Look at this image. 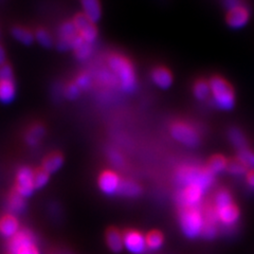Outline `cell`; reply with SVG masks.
Returning a JSON list of instances; mask_svg holds the SVG:
<instances>
[{"label":"cell","mask_w":254,"mask_h":254,"mask_svg":"<svg viewBox=\"0 0 254 254\" xmlns=\"http://www.w3.org/2000/svg\"><path fill=\"white\" fill-rule=\"evenodd\" d=\"M122 178L119 175L110 170H105L99 175L98 185L103 193L107 195H113L118 193Z\"/></svg>","instance_id":"cell-10"},{"label":"cell","mask_w":254,"mask_h":254,"mask_svg":"<svg viewBox=\"0 0 254 254\" xmlns=\"http://www.w3.org/2000/svg\"><path fill=\"white\" fill-rule=\"evenodd\" d=\"M180 226L188 237H196L201 234L204 218L201 212L195 206H184L179 213Z\"/></svg>","instance_id":"cell-3"},{"label":"cell","mask_w":254,"mask_h":254,"mask_svg":"<svg viewBox=\"0 0 254 254\" xmlns=\"http://www.w3.org/2000/svg\"><path fill=\"white\" fill-rule=\"evenodd\" d=\"M211 93L218 108L231 110L235 106V91L231 83L221 75H214L210 78Z\"/></svg>","instance_id":"cell-2"},{"label":"cell","mask_w":254,"mask_h":254,"mask_svg":"<svg viewBox=\"0 0 254 254\" xmlns=\"http://www.w3.org/2000/svg\"><path fill=\"white\" fill-rule=\"evenodd\" d=\"M124 246L131 253L142 254L146 250L145 237L143 236L137 230L127 229L123 232Z\"/></svg>","instance_id":"cell-11"},{"label":"cell","mask_w":254,"mask_h":254,"mask_svg":"<svg viewBox=\"0 0 254 254\" xmlns=\"http://www.w3.org/2000/svg\"><path fill=\"white\" fill-rule=\"evenodd\" d=\"M216 214H217V218L222 222V224L230 226V225L235 224L237 219L240 218L241 211H240V208L237 206V204L232 202L224 206V208L216 210Z\"/></svg>","instance_id":"cell-16"},{"label":"cell","mask_w":254,"mask_h":254,"mask_svg":"<svg viewBox=\"0 0 254 254\" xmlns=\"http://www.w3.org/2000/svg\"><path fill=\"white\" fill-rule=\"evenodd\" d=\"M33 173L34 170H32L29 166H22L16 174L14 190L23 198L30 197L35 190Z\"/></svg>","instance_id":"cell-7"},{"label":"cell","mask_w":254,"mask_h":254,"mask_svg":"<svg viewBox=\"0 0 254 254\" xmlns=\"http://www.w3.org/2000/svg\"><path fill=\"white\" fill-rule=\"evenodd\" d=\"M19 231V221L13 214H5L0 218V234L3 237L10 240Z\"/></svg>","instance_id":"cell-14"},{"label":"cell","mask_w":254,"mask_h":254,"mask_svg":"<svg viewBox=\"0 0 254 254\" xmlns=\"http://www.w3.org/2000/svg\"><path fill=\"white\" fill-rule=\"evenodd\" d=\"M172 137L188 146H196L199 144L200 136L194 127L185 121H174L170 126Z\"/></svg>","instance_id":"cell-5"},{"label":"cell","mask_w":254,"mask_h":254,"mask_svg":"<svg viewBox=\"0 0 254 254\" xmlns=\"http://www.w3.org/2000/svg\"><path fill=\"white\" fill-rule=\"evenodd\" d=\"M73 25L77 31V33L83 41L88 44H92L98 37V28L95 26V23L91 21L87 16L81 12L77 13L73 19Z\"/></svg>","instance_id":"cell-9"},{"label":"cell","mask_w":254,"mask_h":254,"mask_svg":"<svg viewBox=\"0 0 254 254\" xmlns=\"http://www.w3.org/2000/svg\"><path fill=\"white\" fill-rule=\"evenodd\" d=\"M49 179H50V175L48 174L44 169L39 168V169L34 170L33 181H34L35 190L43 189L48 184V182H49Z\"/></svg>","instance_id":"cell-31"},{"label":"cell","mask_w":254,"mask_h":254,"mask_svg":"<svg viewBox=\"0 0 254 254\" xmlns=\"http://www.w3.org/2000/svg\"><path fill=\"white\" fill-rule=\"evenodd\" d=\"M12 35L16 41L20 42L23 45H31L34 41V33L28 28L23 27H14L12 29Z\"/></svg>","instance_id":"cell-25"},{"label":"cell","mask_w":254,"mask_h":254,"mask_svg":"<svg viewBox=\"0 0 254 254\" xmlns=\"http://www.w3.org/2000/svg\"><path fill=\"white\" fill-rule=\"evenodd\" d=\"M203 194V189L195 184L187 185L181 193V202L184 206H195L200 201Z\"/></svg>","instance_id":"cell-13"},{"label":"cell","mask_w":254,"mask_h":254,"mask_svg":"<svg viewBox=\"0 0 254 254\" xmlns=\"http://www.w3.org/2000/svg\"><path fill=\"white\" fill-rule=\"evenodd\" d=\"M213 176L214 175H212L205 168L197 169L187 166V168L179 171V178L181 179V181L186 182L187 185H198L203 190L212 184Z\"/></svg>","instance_id":"cell-6"},{"label":"cell","mask_w":254,"mask_h":254,"mask_svg":"<svg viewBox=\"0 0 254 254\" xmlns=\"http://www.w3.org/2000/svg\"><path fill=\"white\" fill-rule=\"evenodd\" d=\"M82 7L83 13L94 23L101 18L102 7L98 0H83Z\"/></svg>","instance_id":"cell-20"},{"label":"cell","mask_w":254,"mask_h":254,"mask_svg":"<svg viewBox=\"0 0 254 254\" xmlns=\"http://www.w3.org/2000/svg\"><path fill=\"white\" fill-rule=\"evenodd\" d=\"M34 37L36 41L41 44L42 46L46 47V48H49L52 46V37L49 34V32L47 30L43 29V28H39L36 30Z\"/></svg>","instance_id":"cell-33"},{"label":"cell","mask_w":254,"mask_h":254,"mask_svg":"<svg viewBox=\"0 0 254 254\" xmlns=\"http://www.w3.org/2000/svg\"><path fill=\"white\" fill-rule=\"evenodd\" d=\"M75 84L78 86L79 89L86 88V87L89 85V76L86 75V74H81L76 78Z\"/></svg>","instance_id":"cell-37"},{"label":"cell","mask_w":254,"mask_h":254,"mask_svg":"<svg viewBox=\"0 0 254 254\" xmlns=\"http://www.w3.org/2000/svg\"><path fill=\"white\" fill-rule=\"evenodd\" d=\"M142 192L141 187L132 180L129 179H122L120 187H119L118 193L123 196H128V197H134L138 196Z\"/></svg>","instance_id":"cell-23"},{"label":"cell","mask_w":254,"mask_h":254,"mask_svg":"<svg viewBox=\"0 0 254 254\" xmlns=\"http://www.w3.org/2000/svg\"><path fill=\"white\" fill-rule=\"evenodd\" d=\"M45 134V128L41 124H35L27 132L26 141L29 145H35Z\"/></svg>","instance_id":"cell-28"},{"label":"cell","mask_w":254,"mask_h":254,"mask_svg":"<svg viewBox=\"0 0 254 254\" xmlns=\"http://www.w3.org/2000/svg\"><path fill=\"white\" fill-rule=\"evenodd\" d=\"M9 208L13 213H20L26 208L25 198L13 190L9 197Z\"/></svg>","instance_id":"cell-29"},{"label":"cell","mask_w":254,"mask_h":254,"mask_svg":"<svg viewBox=\"0 0 254 254\" xmlns=\"http://www.w3.org/2000/svg\"><path fill=\"white\" fill-rule=\"evenodd\" d=\"M193 93L197 100H205L211 93L210 82L205 78H198L193 85Z\"/></svg>","instance_id":"cell-24"},{"label":"cell","mask_w":254,"mask_h":254,"mask_svg":"<svg viewBox=\"0 0 254 254\" xmlns=\"http://www.w3.org/2000/svg\"><path fill=\"white\" fill-rule=\"evenodd\" d=\"M72 49L74 50L75 57L78 60H86L91 54V44L86 43L78 35V37L75 39V42L73 43Z\"/></svg>","instance_id":"cell-26"},{"label":"cell","mask_w":254,"mask_h":254,"mask_svg":"<svg viewBox=\"0 0 254 254\" xmlns=\"http://www.w3.org/2000/svg\"><path fill=\"white\" fill-rule=\"evenodd\" d=\"M6 254H41L37 248L34 234L29 230L20 231L9 240Z\"/></svg>","instance_id":"cell-4"},{"label":"cell","mask_w":254,"mask_h":254,"mask_svg":"<svg viewBox=\"0 0 254 254\" xmlns=\"http://www.w3.org/2000/svg\"><path fill=\"white\" fill-rule=\"evenodd\" d=\"M232 202L233 200L231 193H230L227 189H221L218 190L215 196V204L214 205H215V210H219Z\"/></svg>","instance_id":"cell-30"},{"label":"cell","mask_w":254,"mask_h":254,"mask_svg":"<svg viewBox=\"0 0 254 254\" xmlns=\"http://www.w3.org/2000/svg\"><path fill=\"white\" fill-rule=\"evenodd\" d=\"M228 158H226L224 155L215 154L211 156L205 164V169L208 170L212 175L218 174L222 171H226Z\"/></svg>","instance_id":"cell-22"},{"label":"cell","mask_w":254,"mask_h":254,"mask_svg":"<svg viewBox=\"0 0 254 254\" xmlns=\"http://www.w3.org/2000/svg\"><path fill=\"white\" fill-rule=\"evenodd\" d=\"M153 82L162 89H168L172 86L174 77L172 71L165 66H158L152 71Z\"/></svg>","instance_id":"cell-15"},{"label":"cell","mask_w":254,"mask_h":254,"mask_svg":"<svg viewBox=\"0 0 254 254\" xmlns=\"http://www.w3.org/2000/svg\"><path fill=\"white\" fill-rule=\"evenodd\" d=\"M64 156L60 152H54L48 155L42 163V169H44L48 174L51 175L57 173L64 164Z\"/></svg>","instance_id":"cell-19"},{"label":"cell","mask_w":254,"mask_h":254,"mask_svg":"<svg viewBox=\"0 0 254 254\" xmlns=\"http://www.w3.org/2000/svg\"><path fill=\"white\" fill-rule=\"evenodd\" d=\"M3 64H5V52L3 48L0 46V66H2Z\"/></svg>","instance_id":"cell-39"},{"label":"cell","mask_w":254,"mask_h":254,"mask_svg":"<svg viewBox=\"0 0 254 254\" xmlns=\"http://www.w3.org/2000/svg\"><path fill=\"white\" fill-rule=\"evenodd\" d=\"M66 93V97L71 99V100H74L75 98L78 97V93H79V88L78 86L75 83H71L67 86V88L65 90Z\"/></svg>","instance_id":"cell-36"},{"label":"cell","mask_w":254,"mask_h":254,"mask_svg":"<svg viewBox=\"0 0 254 254\" xmlns=\"http://www.w3.org/2000/svg\"><path fill=\"white\" fill-rule=\"evenodd\" d=\"M229 10L226 14V22L229 27L238 29L244 27L250 18V12L242 2H228Z\"/></svg>","instance_id":"cell-8"},{"label":"cell","mask_w":254,"mask_h":254,"mask_svg":"<svg viewBox=\"0 0 254 254\" xmlns=\"http://www.w3.org/2000/svg\"><path fill=\"white\" fill-rule=\"evenodd\" d=\"M16 95L14 78H0V102L9 104Z\"/></svg>","instance_id":"cell-18"},{"label":"cell","mask_w":254,"mask_h":254,"mask_svg":"<svg viewBox=\"0 0 254 254\" xmlns=\"http://www.w3.org/2000/svg\"><path fill=\"white\" fill-rule=\"evenodd\" d=\"M250 170L248 164L246 163L240 156H233L228 158L226 171L232 175H243L247 174Z\"/></svg>","instance_id":"cell-21"},{"label":"cell","mask_w":254,"mask_h":254,"mask_svg":"<svg viewBox=\"0 0 254 254\" xmlns=\"http://www.w3.org/2000/svg\"><path fill=\"white\" fill-rule=\"evenodd\" d=\"M246 181H247L248 186L254 189V169H250L246 174Z\"/></svg>","instance_id":"cell-38"},{"label":"cell","mask_w":254,"mask_h":254,"mask_svg":"<svg viewBox=\"0 0 254 254\" xmlns=\"http://www.w3.org/2000/svg\"><path fill=\"white\" fill-rule=\"evenodd\" d=\"M108 64L119 77L120 85L125 91H131L137 84L136 71H134L132 63L128 58L120 53H113L108 59Z\"/></svg>","instance_id":"cell-1"},{"label":"cell","mask_w":254,"mask_h":254,"mask_svg":"<svg viewBox=\"0 0 254 254\" xmlns=\"http://www.w3.org/2000/svg\"><path fill=\"white\" fill-rule=\"evenodd\" d=\"M60 48L62 50H66L68 48H72L75 39L78 37L77 31L72 21H67L63 23L60 29Z\"/></svg>","instance_id":"cell-12"},{"label":"cell","mask_w":254,"mask_h":254,"mask_svg":"<svg viewBox=\"0 0 254 254\" xmlns=\"http://www.w3.org/2000/svg\"><path fill=\"white\" fill-rule=\"evenodd\" d=\"M164 241L163 234L158 231V230H152L145 235V243L146 247L150 250H156L159 249L162 246Z\"/></svg>","instance_id":"cell-27"},{"label":"cell","mask_w":254,"mask_h":254,"mask_svg":"<svg viewBox=\"0 0 254 254\" xmlns=\"http://www.w3.org/2000/svg\"><path fill=\"white\" fill-rule=\"evenodd\" d=\"M237 156H240L243 160L248 164L250 169H254V152L250 148H244L242 150H238Z\"/></svg>","instance_id":"cell-35"},{"label":"cell","mask_w":254,"mask_h":254,"mask_svg":"<svg viewBox=\"0 0 254 254\" xmlns=\"http://www.w3.org/2000/svg\"><path fill=\"white\" fill-rule=\"evenodd\" d=\"M105 238H106V244L108 246V248L111 251L120 252L123 249L124 247L123 233L119 229L115 227L108 228L105 234Z\"/></svg>","instance_id":"cell-17"},{"label":"cell","mask_w":254,"mask_h":254,"mask_svg":"<svg viewBox=\"0 0 254 254\" xmlns=\"http://www.w3.org/2000/svg\"><path fill=\"white\" fill-rule=\"evenodd\" d=\"M230 140H231L232 144L237 148V152L238 150H242L244 148H247V141H246V138L244 134L242 133L241 130L238 129H231L230 131Z\"/></svg>","instance_id":"cell-32"},{"label":"cell","mask_w":254,"mask_h":254,"mask_svg":"<svg viewBox=\"0 0 254 254\" xmlns=\"http://www.w3.org/2000/svg\"><path fill=\"white\" fill-rule=\"evenodd\" d=\"M216 234H217V227L215 225V222L204 219V225L202 228L201 235H203V237L205 238H213L215 237Z\"/></svg>","instance_id":"cell-34"}]
</instances>
